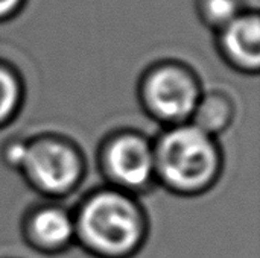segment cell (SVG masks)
I'll return each instance as SVG.
<instances>
[{"mask_svg": "<svg viewBox=\"0 0 260 258\" xmlns=\"http://www.w3.org/2000/svg\"><path fill=\"white\" fill-rule=\"evenodd\" d=\"M154 143L155 181L178 196H200L221 176L222 154L216 137L193 123L168 126Z\"/></svg>", "mask_w": 260, "mask_h": 258, "instance_id": "obj_2", "label": "cell"}, {"mask_svg": "<svg viewBox=\"0 0 260 258\" xmlns=\"http://www.w3.org/2000/svg\"><path fill=\"white\" fill-rule=\"evenodd\" d=\"M75 243L93 258H134L149 237V220L137 196L105 186L73 211Z\"/></svg>", "mask_w": 260, "mask_h": 258, "instance_id": "obj_1", "label": "cell"}, {"mask_svg": "<svg viewBox=\"0 0 260 258\" xmlns=\"http://www.w3.org/2000/svg\"><path fill=\"white\" fill-rule=\"evenodd\" d=\"M21 237L24 245L41 255H59L75 243L73 211L50 202L35 205L21 220Z\"/></svg>", "mask_w": 260, "mask_h": 258, "instance_id": "obj_6", "label": "cell"}, {"mask_svg": "<svg viewBox=\"0 0 260 258\" xmlns=\"http://www.w3.org/2000/svg\"><path fill=\"white\" fill-rule=\"evenodd\" d=\"M244 11L241 0H198V15L201 21L216 32Z\"/></svg>", "mask_w": 260, "mask_h": 258, "instance_id": "obj_10", "label": "cell"}, {"mask_svg": "<svg viewBox=\"0 0 260 258\" xmlns=\"http://www.w3.org/2000/svg\"><path fill=\"white\" fill-rule=\"evenodd\" d=\"M18 172L37 193L49 199H62L79 187L85 161L72 141L43 135L27 140L24 161Z\"/></svg>", "mask_w": 260, "mask_h": 258, "instance_id": "obj_3", "label": "cell"}, {"mask_svg": "<svg viewBox=\"0 0 260 258\" xmlns=\"http://www.w3.org/2000/svg\"><path fill=\"white\" fill-rule=\"evenodd\" d=\"M23 103V84L14 68L0 62V128L11 123Z\"/></svg>", "mask_w": 260, "mask_h": 258, "instance_id": "obj_9", "label": "cell"}, {"mask_svg": "<svg viewBox=\"0 0 260 258\" xmlns=\"http://www.w3.org/2000/svg\"><path fill=\"white\" fill-rule=\"evenodd\" d=\"M99 166L107 186L137 196L154 186V143L136 131L110 135L99 152Z\"/></svg>", "mask_w": 260, "mask_h": 258, "instance_id": "obj_5", "label": "cell"}, {"mask_svg": "<svg viewBox=\"0 0 260 258\" xmlns=\"http://www.w3.org/2000/svg\"><path fill=\"white\" fill-rule=\"evenodd\" d=\"M222 59L238 71L256 75L260 68V18L257 11H244L216 32Z\"/></svg>", "mask_w": 260, "mask_h": 258, "instance_id": "obj_7", "label": "cell"}, {"mask_svg": "<svg viewBox=\"0 0 260 258\" xmlns=\"http://www.w3.org/2000/svg\"><path fill=\"white\" fill-rule=\"evenodd\" d=\"M26 148H27V141H24V140L8 141L3 148V160H5L6 166L14 170H20V167L24 161Z\"/></svg>", "mask_w": 260, "mask_h": 258, "instance_id": "obj_11", "label": "cell"}, {"mask_svg": "<svg viewBox=\"0 0 260 258\" xmlns=\"http://www.w3.org/2000/svg\"><path fill=\"white\" fill-rule=\"evenodd\" d=\"M201 96L203 91L197 75L178 62L154 65L139 84L143 109L166 126L190 122Z\"/></svg>", "mask_w": 260, "mask_h": 258, "instance_id": "obj_4", "label": "cell"}, {"mask_svg": "<svg viewBox=\"0 0 260 258\" xmlns=\"http://www.w3.org/2000/svg\"><path fill=\"white\" fill-rule=\"evenodd\" d=\"M235 119V106L232 100L221 93H210L201 96L190 123L204 132L216 137L224 132Z\"/></svg>", "mask_w": 260, "mask_h": 258, "instance_id": "obj_8", "label": "cell"}, {"mask_svg": "<svg viewBox=\"0 0 260 258\" xmlns=\"http://www.w3.org/2000/svg\"><path fill=\"white\" fill-rule=\"evenodd\" d=\"M26 0H0V23L15 17L24 6Z\"/></svg>", "mask_w": 260, "mask_h": 258, "instance_id": "obj_12", "label": "cell"}]
</instances>
